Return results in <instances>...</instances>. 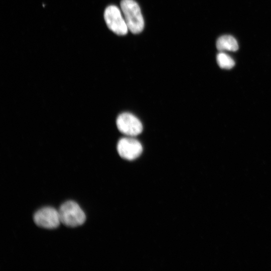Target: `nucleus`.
Returning a JSON list of instances; mask_svg holds the SVG:
<instances>
[{
  "label": "nucleus",
  "instance_id": "f257e3e1",
  "mask_svg": "<svg viewBox=\"0 0 271 271\" xmlns=\"http://www.w3.org/2000/svg\"><path fill=\"white\" fill-rule=\"evenodd\" d=\"M120 8L128 30L133 34L141 33L144 28V20L138 3L134 0H122Z\"/></svg>",
  "mask_w": 271,
  "mask_h": 271
},
{
  "label": "nucleus",
  "instance_id": "f03ea898",
  "mask_svg": "<svg viewBox=\"0 0 271 271\" xmlns=\"http://www.w3.org/2000/svg\"><path fill=\"white\" fill-rule=\"evenodd\" d=\"M61 223L71 227L83 224L86 216L80 206L73 201H67L63 203L58 210Z\"/></svg>",
  "mask_w": 271,
  "mask_h": 271
},
{
  "label": "nucleus",
  "instance_id": "7ed1b4c3",
  "mask_svg": "<svg viewBox=\"0 0 271 271\" xmlns=\"http://www.w3.org/2000/svg\"><path fill=\"white\" fill-rule=\"evenodd\" d=\"M104 20L108 28L118 35H125L128 29L121 12L117 7H107L104 13Z\"/></svg>",
  "mask_w": 271,
  "mask_h": 271
},
{
  "label": "nucleus",
  "instance_id": "20e7f679",
  "mask_svg": "<svg viewBox=\"0 0 271 271\" xmlns=\"http://www.w3.org/2000/svg\"><path fill=\"white\" fill-rule=\"evenodd\" d=\"M33 218L37 225L46 229L57 228L61 223L58 210L52 207H45L38 210Z\"/></svg>",
  "mask_w": 271,
  "mask_h": 271
},
{
  "label": "nucleus",
  "instance_id": "39448f33",
  "mask_svg": "<svg viewBox=\"0 0 271 271\" xmlns=\"http://www.w3.org/2000/svg\"><path fill=\"white\" fill-rule=\"evenodd\" d=\"M116 125L120 132L129 136H137L143 130L141 121L129 112L122 113L117 116Z\"/></svg>",
  "mask_w": 271,
  "mask_h": 271
},
{
  "label": "nucleus",
  "instance_id": "423d86ee",
  "mask_svg": "<svg viewBox=\"0 0 271 271\" xmlns=\"http://www.w3.org/2000/svg\"><path fill=\"white\" fill-rule=\"evenodd\" d=\"M117 150L119 156L123 159L132 160L141 154L143 148L137 140L132 138L125 137L119 140Z\"/></svg>",
  "mask_w": 271,
  "mask_h": 271
},
{
  "label": "nucleus",
  "instance_id": "0eeeda50",
  "mask_svg": "<svg viewBox=\"0 0 271 271\" xmlns=\"http://www.w3.org/2000/svg\"><path fill=\"white\" fill-rule=\"evenodd\" d=\"M216 48L220 51H236L238 49V45L233 37L224 35L220 37L217 40Z\"/></svg>",
  "mask_w": 271,
  "mask_h": 271
},
{
  "label": "nucleus",
  "instance_id": "6e6552de",
  "mask_svg": "<svg viewBox=\"0 0 271 271\" xmlns=\"http://www.w3.org/2000/svg\"><path fill=\"white\" fill-rule=\"evenodd\" d=\"M216 59L218 65L223 69H231L235 64L233 59L230 56L222 52L217 54Z\"/></svg>",
  "mask_w": 271,
  "mask_h": 271
}]
</instances>
